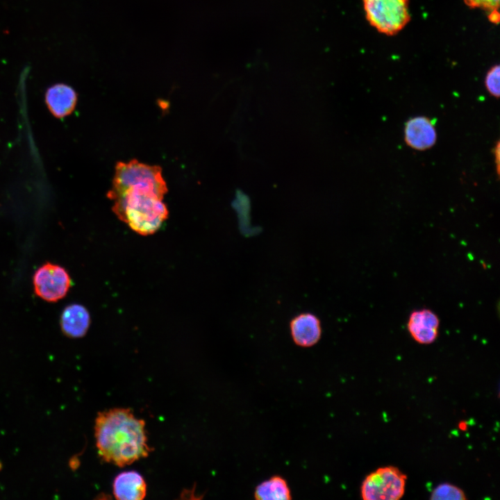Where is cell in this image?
<instances>
[{"mask_svg":"<svg viewBox=\"0 0 500 500\" xmlns=\"http://www.w3.org/2000/svg\"><path fill=\"white\" fill-rule=\"evenodd\" d=\"M406 476L394 466L376 469L363 480L360 492L364 500H398L405 492Z\"/></svg>","mask_w":500,"mask_h":500,"instance_id":"obj_4","label":"cell"},{"mask_svg":"<svg viewBox=\"0 0 500 500\" xmlns=\"http://www.w3.org/2000/svg\"><path fill=\"white\" fill-rule=\"evenodd\" d=\"M165 182L146 180L128 184L108 199L112 212L133 231L149 235L156 233L168 217L162 201L167 192Z\"/></svg>","mask_w":500,"mask_h":500,"instance_id":"obj_2","label":"cell"},{"mask_svg":"<svg viewBox=\"0 0 500 500\" xmlns=\"http://www.w3.org/2000/svg\"><path fill=\"white\" fill-rule=\"evenodd\" d=\"M499 142L497 141L494 148V161L498 176L499 175Z\"/></svg>","mask_w":500,"mask_h":500,"instance_id":"obj_16","label":"cell"},{"mask_svg":"<svg viewBox=\"0 0 500 500\" xmlns=\"http://www.w3.org/2000/svg\"><path fill=\"white\" fill-rule=\"evenodd\" d=\"M290 331L295 344L301 347H310L321 338V322L312 313L302 312L290 320Z\"/></svg>","mask_w":500,"mask_h":500,"instance_id":"obj_8","label":"cell"},{"mask_svg":"<svg viewBox=\"0 0 500 500\" xmlns=\"http://www.w3.org/2000/svg\"><path fill=\"white\" fill-rule=\"evenodd\" d=\"M362 3L367 22L381 33L396 35L410 20L409 0H362Z\"/></svg>","mask_w":500,"mask_h":500,"instance_id":"obj_3","label":"cell"},{"mask_svg":"<svg viewBox=\"0 0 500 500\" xmlns=\"http://www.w3.org/2000/svg\"><path fill=\"white\" fill-rule=\"evenodd\" d=\"M404 139L406 144L413 149L424 151L431 148L437 140L434 124L424 116L410 118L406 123Z\"/></svg>","mask_w":500,"mask_h":500,"instance_id":"obj_7","label":"cell"},{"mask_svg":"<svg viewBox=\"0 0 500 500\" xmlns=\"http://www.w3.org/2000/svg\"><path fill=\"white\" fill-rule=\"evenodd\" d=\"M440 320L431 310L422 308L412 311L407 328L412 339L421 344L433 343L438 338Z\"/></svg>","mask_w":500,"mask_h":500,"instance_id":"obj_6","label":"cell"},{"mask_svg":"<svg viewBox=\"0 0 500 500\" xmlns=\"http://www.w3.org/2000/svg\"><path fill=\"white\" fill-rule=\"evenodd\" d=\"M470 8H480L488 13L499 10V0H463Z\"/></svg>","mask_w":500,"mask_h":500,"instance_id":"obj_15","label":"cell"},{"mask_svg":"<svg viewBox=\"0 0 500 500\" xmlns=\"http://www.w3.org/2000/svg\"><path fill=\"white\" fill-rule=\"evenodd\" d=\"M90 325V313L82 305L71 304L67 306L61 314V330L69 338L83 337L88 332Z\"/></svg>","mask_w":500,"mask_h":500,"instance_id":"obj_11","label":"cell"},{"mask_svg":"<svg viewBox=\"0 0 500 500\" xmlns=\"http://www.w3.org/2000/svg\"><path fill=\"white\" fill-rule=\"evenodd\" d=\"M113 494L120 500H141L147 494L144 477L138 472L130 470L119 473L112 483Z\"/></svg>","mask_w":500,"mask_h":500,"instance_id":"obj_10","label":"cell"},{"mask_svg":"<svg viewBox=\"0 0 500 500\" xmlns=\"http://www.w3.org/2000/svg\"><path fill=\"white\" fill-rule=\"evenodd\" d=\"M77 94L69 85L56 83L49 87L45 93V103L50 112L57 118L69 115L77 103Z\"/></svg>","mask_w":500,"mask_h":500,"instance_id":"obj_9","label":"cell"},{"mask_svg":"<svg viewBox=\"0 0 500 500\" xmlns=\"http://www.w3.org/2000/svg\"><path fill=\"white\" fill-rule=\"evenodd\" d=\"M430 499L432 500H465V493L459 487L449 483H443L436 486L432 491Z\"/></svg>","mask_w":500,"mask_h":500,"instance_id":"obj_13","label":"cell"},{"mask_svg":"<svg viewBox=\"0 0 500 500\" xmlns=\"http://www.w3.org/2000/svg\"><path fill=\"white\" fill-rule=\"evenodd\" d=\"M500 67L499 65L492 66L487 72L485 78V86L490 95L499 98L500 94L499 74Z\"/></svg>","mask_w":500,"mask_h":500,"instance_id":"obj_14","label":"cell"},{"mask_svg":"<svg viewBox=\"0 0 500 500\" xmlns=\"http://www.w3.org/2000/svg\"><path fill=\"white\" fill-rule=\"evenodd\" d=\"M258 500H288L292 494L286 480L278 475L273 476L258 484L254 491Z\"/></svg>","mask_w":500,"mask_h":500,"instance_id":"obj_12","label":"cell"},{"mask_svg":"<svg viewBox=\"0 0 500 500\" xmlns=\"http://www.w3.org/2000/svg\"><path fill=\"white\" fill-rule=\"evenodd\" d=\"M71 286V277L67 270L51 262L43 264L33 276L35 293L49 302H56L64 298Z\"/></svg>","mask_w":500,"mask_h":500,"instance_id":"obj_5","label":"cell"},{"mask_svg":"<svg viewBox=\"0 0 500 500\" xmlns=\"http://www.w3.org/2000/svg\"><path fill=\"white\" fill-rule=\"evenodd\" d=\"M94 436L101 458L119 467L145 458L150 451L145 422L129 408H116L99 412Z\"/></svg>","mask_w":500,"mask_h":500,"instance_id":"obj_1","label":"cell"},{"mask_svg":"<svg viewBox=\"0 0 500 500\" xmlns=\"http://www.w3.org/2000/svg\"><path fill=\"white\" fill-rule=\"evenodd\" d=\"M488 19L493 24H498L499 22V10H494L488 13Z\"/></svg>","mask_w":500,"mask_h":500,"instance_id":"obj_17","label":"cell"}]
</instances>
